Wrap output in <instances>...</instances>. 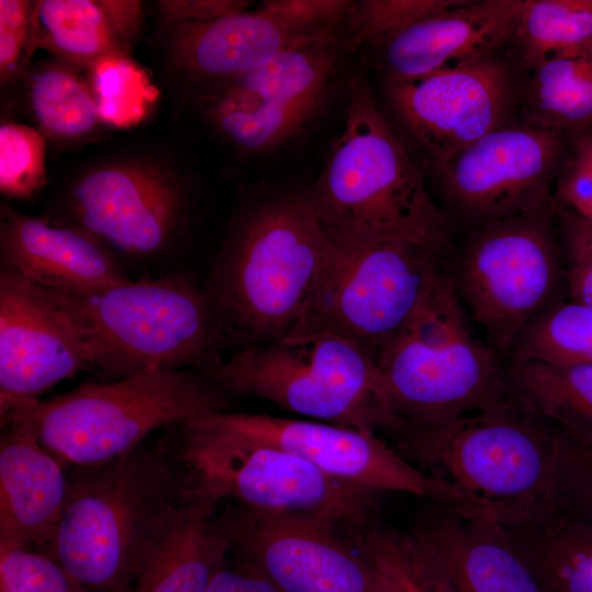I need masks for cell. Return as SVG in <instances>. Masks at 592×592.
<instances>
[{"instance_id":"cell-10","label":"cell","mask_w":592,"mask_h":592,"mask_svg":"<svg viewBox=\"0 0 592 592\" xmlns=\"http://www.w3.org/2000/svg\"><path fill=\"white\" fill-rule=\"evenodd\" d=\"M210 377L228 395L266 400L304 419L375 432L395 424L376 361L333 333L297 332L239 349Z\"/></svg>"},{"instance_id":"cell-43","label":"cell","mask_w":592,"mask_h":592,"mask_svg":"<svg viewBox=\"0 0 592 592\" xmlns=\"http://www.w3.org/2000/svg\"><path fill=\"white\" fill-rule=\"evenodd\" d=\"M205 592H281L259 569L238 561L227 565L226 560L214 572Z\"/></svg>"},{"instance_id":"cell-19","label":"cell","mask_w":592,"mask_h":592,"mask_svg":"<svg viewBox=\"0 0 592 592\" xmlns=\"http://www.w3.org/2000/svg\"><path fill=\"white\" fill-rule=\"evenodd\" d=\"M521 0H458L372 45L386 81H412L500 54L510 46Z\"/></svg>"},{"instance_id":"cell-35","label":"cell","mask_w":592,"mask_h":592,"mask_svg":"<svg viewBox=\"0 0 592 592\" xmlns=\"http://www.w3.org/2000/svg\"><path fill=\"white\" fill-rule=\"evenodd\" d=\"M349 530L352 546L383 576L385 592H430L412 560L406 532L371 523Z\"/></svg>"},{"instance_id":"cell-44","label":"cell","mask_w":592,"mask_h":592,"mask_svg":"<svg viewBox=\"0 0 592 592\" xmlns=\"http://www.w3.org/2000/svg\"><path fill=\"white\" fill-rule=\"evenodd\" d=\"M411 549L413 562L430 592H456L439 562L417 538Z\"/></svg>"},{"instance_id":"cell-15","label":"cell","mask_w":592,"mask_h":592,"mask_svg":"<svg viewBox=\"0 0 592 592\" xmlns=\"http://www.w3.org/2000/svg\"><path fill=\"white\" fill-rule=\"evenodd\" d=\"M339 48V37L316 41L213 83L198 98L201 113L239 153L272 150L297 135L319 109Z\"/></svg>"},{"instance_id":"cell-4","label":"cell","mask_w":592,"mask_h":592,"mask_svg":"<svg viewBox=\"0 0 592 592\" xmlns=\"http://www.w3.org/2000/svg\"><path fill=\"white\" fill-rule=\"evenodd\" d=\"M69 477L46 554L90 592H128L147 550L189 491L166 448L128 455Z\"/></svg>"},{"instance_id":"cell-13","label":"cell","mask_w":592,"mask_h":592,"mask_svg":"<svg viewBox=\"0 0 592 592\" xmlns=\"http://www.w3.org/2000/svg\"><path fill=\"white\" fill-rule=\"evenodd\" d=\"M191 187L171 162L130 155L95 163L70 183L66 205L79 226L113 252L148 258L179 238L190 214Z\"/></svg>"},{"instance_id":"cell-45","label":"cell","mask_w":592,"mask_h":592,"mask_svg":"<svg viewBox=\"0 0 592 592\" xmlns=\"http://www.w3.org/2000/svg\"><path fill=\"white\" fill-rule=\"evenodd\" d=\"M0 592H4V591L0 590Z\"/></svg>"},{"instance_id":"cell-24","label":"cell","mask_w":592,"mask_h":592,"mask_svg":"<svg viewBox=\"0 0 592 592\" xmlns=\"http://www.w3.org/2000/svg\"><path fill=\"white\" fill-rule=\"evenodd\" d=\"M217 504L189 488L144 556L128 592H205L230 551Z\"/></svg>"},{"instance_id":"cell-12","label":"cell","mask_w":592,"mask_h":592,"mask_svg":"<svg viewBox=\"0 0 592 592\" xmlns=\"http://www.w3.org/2000/svg\"><path fill=\"white\" fill-rule=\"evenodd\" d=\"M568 137L512 121L430 168L434 198L456 234L553 200L555 182L572 147Z\"/></svg>"},{"instance_id":"cell-26","label":"cell","mask_w":592,"mask_h":592,"mask_svg":"<svg viewBox=\"0 0 592 592\" xmlns=\"http://www.w3.org/2000/svg\"><path fill=\"white\" fill-rule=\"evenodd\" d=\"M521 83V121L579 137L592 129V55L558 57L532 69Z\"/></svg>"},{"instance_id":"cell-34","label":"cell","mask_w":592,"mask_h":592,"mask_svg":"<svg viewBox=\"0 0 592 592\" xmlns=\"http://www.w3.org/2000/svg\"><path fill=\"white\" fill-rule=\"evenodd\" d=\"M46 138L35 127L15 122L0 126V191L8 198L27 200L47 182Z\"/></svg>"},{"instance_id":"cell-37","label":"cell","mask_w":592,"mask_h":592,"mask_svg":"<svg viewBox=\"0 0 592 592\" xmlns=\"http://www.w3.org/2000/svg\"><path fill=\"white\" fill-rule=\"evenodd\" d=\"M0 590L4 592H90L46 553H0Z\"/></svg>"},{"instance_id":"cell-18","label":"cell","mask_w":592,"mask_h":592,"mask_svg":"<svg viewBox=\"0 0 592 592\" xmlns=\"http://www.w3.org/2000/svg\"><path fill=\"white\" fill-rule=\"evenodd\" d=\"M91 366L83 343L49 293L19 272L0 271V415L39 400Z\"/></svg>"},{"instance_id":"cell-41","label":"cell","mask_w":592,"mask_h":592,"mask_svg":"<svg viewBox=\"0 0 592 592\" xmlns=\"http://www.w3.org/2000/svg\"><path fill=\"white\" fill-rule=\"evenodd\" d=\"M351 4L349 0H265L258 8L304 31L340 35Z\"/></svg>"},{"instance_id":"cell-21","label":"cell","mask_w":592,"mask_h":592,"mask_svg":"<svg viewBox=\"0 0 592 592\" xmlns=\"http://www.w3.org/2000/svg\"><path fill=\"white\" fill-rule=\"evenodd\" d=\"M429 502L409 530L456 592H543L503 524Z\"/></svg>"},{"instance_id":"cell-8","label":"cell","mask_w":592,"mask_h":592,"mask_svg":"<svg viewBox=\"0 0 592 592\" xmlns=\"http://www.w3.org/2000/svg\"><path fill=\"white\" fill-rule=\"evenodd\" d=\"M460 234L445 269L478 331L504 361L519 332L567 298L554 200Z\"/></svg>"},{"instance_id":"cell-14","label":"cell","mask_w":592,"mask_h":592,"mask_svg":"<svg viewBox=\"0 0 592 592\" xmlns=\"http://www.w3.org/2000/svg\"><path fill=\"white\" fill-rule=\"evenodd\" d=\"M197 418L207 424L276 445L328 477L366 491L406 493L485 516L473 500L418 468L378 432L304 418L227 410L205 412Z\"/></svg>"},{"instance_id":"cell-16","label":"cell","mask_w":592,"mask_h":592,"mask_svg":"<svg viewBox=\"0 0 592 592\" xmlns=\"http://www.w3.org/2000/svg\"><path fill=\"white\" fill-rule=\"evenodd\" d=\"M219 519L230 551L281 592H385L380 572L328 521L241 505Z\"/></svg>"},{"instance_id":"cell-5","label":"cell","mask_w":592,"mask_h":592,"mask_svg":"<svg viewBox=\"0 0 592 592\" xmlns=\"http://www.w3.org/2000/svg\"><path fill=\"white\" fill-rule=\"evenodd\" d=\"M45 289L83 343L91 366L114 379L149 369L210 376L229 345L205 286L187 273L84 292Z\"/></svg>"},{"instance_id":"cell-42","label":"cell","mask_w":592,"mask_h":592,"mask_svg":"<svg viewBox=\"0 0 592 592\" xmlns=\"http://www.w3.org/2000/svg\"><path fill=\"white\" fill-rule=\"evenodd\" d=\"M244 0H163L157 2L161 24L206 22L246 11Z\"/></svg>"},{"instance_id":"cell-11","label":"cell","mask_w":592,"mask_h":592,"mask_svg":"<svg viewBox=\"0 0 592 592\" xmlns=\"http://www.w3.org/2000/svg\"><path fill=\"white\" fill-rule=\"evenodd\" d=\"M329 241L326 263L288 334L333 333L362 348L377 363L448 253L400 240Z\"/></svg>"},{"instance_id":"cell-7","label":"cell","mask_w":592,"mask_h":592,"mask_svg":"<svg viewBox=\"0 0 592 592\" xmlns=\"http://www.w3.org/2000/svg\"><path fill=\"white\" fill-rule=\"evenodd\" d=\"M229 395L195 369H149L19 407L1 419L25 423L64 465L92 467L137 449L152 431L227 410Z\"/></svg>"},{"instance_id":"cell-25","label":"cell","mask_w":592,"mask_h":592,"mask_svg":"<svg viewBox=\"0 0 592 592\" xmlns=\"http://www.w3.org/2000/svg\"><path fill=\"white\" fill-rule=\"evenodd\" d=\"M37 49L79 70L115 55L130 56L143 5L130 0H39L34 10Z\"/></svg>"},{"instance_id":"cell-39","label":"cell","mask_w":592,"mask_h":592,"mask_svg":"<svg viewBox=\"0 0 592 592\" xmlns=\"http://www.w3.org/2000/svg\"><path fill=\"white\" fill-rule=\"evenodd\" d=\"M556 207L592 223V129L572 145L553 190Z\"/></svg>"},{"instance_id":"cell-36","label":"cell","mask_w":592,"mask_h":592,"mask_svg":"<svg viewBox=\"0 0 592 592\" xmlns=\"http://www.w3.org/2000/svg\"><path fill=\"white\" fill-rule=\"evenodd\" d=\"M35 1L0 0V83L5 91L23 82L37 49Z\"/></svg>"},{"instance_id":"cell-3","label":"cell","mask_w":592,"mask_h":592,"mask_svg":"<svg viewBox=\"0 0 592 592\" xmlns=\"http://www.w3.org/2000/svg\"><path fill=\"white\" fill-rule=\"evenodd\" d=\"M329 240H400L449 253L456 229L425 175L380 114L365 78H355L340 137L307 189Z\"/></svg>"},{"instance_id":"cell-9","label":"cell","mask_w":592,"mask_h":592,"mask_svg":"<svg viewBox=\"0 0 592 592\" xmlns=\"http://www.w3.org/2000/svg\"><path fill=\"white\" fill-rule=\"evenodd\" d=\"M179 439L170 456L192 491L216 503L269 513L301 514L334 525L369 523L379 494L328 477L276 445L202 421L175 425Z\"/></svg>"},{"instance_id":"cell-23","label":"cell","mask_w":592,"mask_h":592,"mask_svg":"<svg viewBox=\"0 0 592 592\" xmlns=\"http://www.w3.org/2000/svg\"><path fill=\"white\" fill-rule=\"evenodd\" d=\"M0 442V553L45 547L64 512V464L23 422L10 420Z\"/></svg>"},{"instance_id":"cell-17","label":"cell","mask_w":592,"mask_h":592,"mask_svg":"<svg viewBox=\"0 0 592 592\" xmlns=\"http://www.w3.org/2000/svg\"><path fill=\"white\" fill-rule=\"evenodd\" d=\"M520 87L500 54L412 81H386L388 99L433 168L512 122Z\"/></svg>"},{"instance_id":"cell-2","label":"cell","mask_w":592,"mask_h":592,"mask_svg":"<svg viewBox=\"0 0 592 592\" xmlns=\"http://www.w3.org/2000/svg\"><path fill=\"white\" fill-rule=\"evenodd\" d=\"M330 241L306 190L260 193L235 213L205 289L229 345L276 342L300 319Z\"/></svg>"},{"instance_id":"cell-20","label":"cell","mask_w":592,"mask_h":592,"mask_svg":"<svg viewBox=\"0 0 592 592\" xmlns=\"http://www.w3.org/2000/svg\"><path fill=\"white\" fill-rule=\"evenodd\" d=\"M160 31L168 68L184 79L212 84L259 68L292 48L339 37L304 31L259 8L206 22L161 24Z\"/></svg>"},{"instance_id":"cell-27","label":"cell","mask_w":592,"mask_h":592,"mask_svg":"<svg viewBox=\"0 0 592 592\" xmlns=\"http://www.w3.org/2000/svg\"><path fill=\"white\" fill-rule=\"evenodd\" d=\"M503 526L543 592H592V525L559 515Z\"/></svg>"},{"instance_id":"cell-31","label":"cell","mask_w":592,"mask_h":592,"mask_svg":"<svg viewBox=\"0 0 592 592\" xmlns=\"http://www.w3.org/2000/svg\"><path fill=\"white\" fill-rule=\"evenodd\" d=\"M508 361L592 364V305L563 298L547 307L519 332L504 358Z\"/></svg>"},{"instance_id":"cell-22","label":"cell","mask_w":592,"mask_h":592,"mask_svg":"<svg viewBox=\"0 0 592 592\" xmlns=\"http://www.w3.org/2000/svg\"><path fill=\"white\" fill-rule=\"evenodd\" d=\"M0 260L47 289L84 292L128 280L115 252L86 229L58 226L8 204L0 208Z\"/></svg>"},{"instance_id":"cell-29","label":"cell","mask_w":592,"mask_h":592,"mask_svg":"<svg viewBox=\"0 0 592 592\" xmlns=\"http://www.w3.org/2000/svg\"><path fill=\"white\" fill-rule=\"evenodd\" d=\"M515 395L568 437L592 442V364L504 362Z\"/></svg>"},{"instance_id":"cell-1","label":"cell","mask_w":592,"mask_h":592,"mask_svg":"<svg viewBox=\"0 0 592 592\" xmlns=\"http://www.w3.org/2000/svg\"><path fill=\"white\" fill-rule=\"evenodd\" d=\"M383 433L413 465L503 525L561 515L563 434L513 390L482 411Z\"/></svg>"},{"instance_id":"cell-6","label":"cell","mask_w":592,"mask_h":592,"mask_svg":"<svg viewBox=\"0 0 592 592\" xmlns=\"http://www.w3.org/2000/svg\"><path fill=\"white\" fill-rule=\"evenodd\" d=\"M377 369L394 426L444 423L492 408L512 394L504 361L469 317L445 260L380 353Z\"/></svg>"},{"instance_id":"cell-28","label":"cell","mask_w":592,"mask_h":592,"mask_svg":"<svg viewBox=\"0 0 592 592\" xmlns=\"http://www.w3.org/2000/svg\"><path fill=\"white\" fill-rule=\"evenodd\" d=\"M23 83L30 114L45 138L82 143L104 126L91 84L79 69L59 60L37 62Z\"/></svg>"},{"instance_id":"cell-40","label":"cell","mask_w":592,"mask_h":592,"mask_svg":"<svg viewBox=\"0 0 592 592\" xmlns=\"http://www.w3.org/2000/svg\"><path fill=\"white\" fill-rule=\"evenodd\" d=\"M563 440L561 515L592 525V442Z\"/></svg>"},{"instance_id":"cell-33","label":"cell","mask_w":592,"mask_h":592,"mask_svg":"<svg viewBox=\"0 0 592 592\" xmlns=\"http://www.w3.org/2000/svg\"><path fill=\"white\" fill-rule=\"evenodd\" d=\"M458 0L352 1L340 33V47L372 46Z\"/></svg>"},{"instance_id":"cell-32","label":"cell","mask_w":592,"mask_h":592,"mask_svg":"<svg viewBox=\"0 0 592 592\" xmlns=\"http://www.w3.org/2000/svg\"><path fill=\"white\" fill-rule=\"evenodd\" d=\"M87 72L104 125L129 127L138 123L156 99L148 77L130 56L105 57Z\"/></svg>"},{"instance_id":"cell-30","label":"cell","mask_w":592,"mask_h":592,"mask_svg":"<svg viewBox=\"0 0 592 592\" xmlns=\"http://www.w3.org/2000/svg\"><path fill=\"white\" fill-rule=\"evenodd\" d=\"M510 46L526 70L592 55V0H521Z\"/></svg>"},{"instance_id":"cell-38","label":"cell","mask_w":592,"mask_h":592,"mask_svg":"<svg viewBox=\"0 0 592 592\" xmlns=\"http://www.w3.org/2000/svg\"><path fill=\"white\" fill-rule=\"evenodd\" d=\"M567 298L592 305V223L555 206Z\"/></svg>"}]
</instances>
